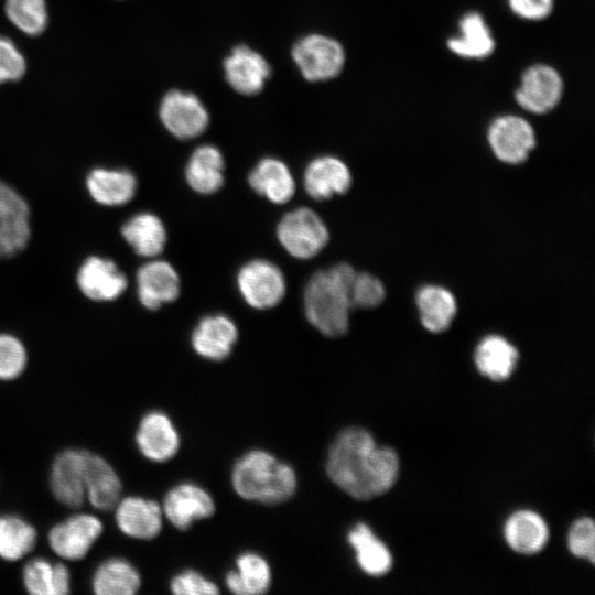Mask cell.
I'll return each instance as SVG.
<instances>
[{
	"instance_id": "cell-11",
	"label": "cell",
	"mask_w": 595,
	"mask_h": 595,
	"mask_svg": "<svg viewBox=\"0 0 595 595\" xmlns=\"http://www.w3.org/2000/svg\"><path fill=\"white\" fill-rule=\"evenodd\" d=\"M487 141L494 156L510 165L526 162L537 144L533 127L516 115L496 118L488 127Z\"/></svg>"
},
{
	"instance_id": "cell-36",
	"label": "cell",
	"mask_w": 595,
	"mask_h": 595,
	"mask_svg": "<svg viewBox=\"0 0 595 595\" xmlns=\"http://www.w3.org/2000/svg\"><path fill=\"white\" fill-rule=\"evenodd\" d=\"M28 349L14 334L0 332V381H13L28 367Z\"/></svg>"
},
{
	"instance_id": "cell-28",
	"label": "cell",
	"mask_w": 595,
	"mask_h": 595,
	"mask_svg": "<svg viewBox=\"0 0 595 595\" xmlns=\"http://www.w3.org/2000/svg\"><path fill=\"white\" fill-rule=\"evenodd\" d=\"M71 581L64 563L45 558L31 559L22 569V584L31 595H66L71 592Z\"/></svg>"
},
{
	"instance_id": "cell-18",
	"label": "cell",
	"mask_w": 595,
	"mask_h": 595,
	"mask_svg": "<svg viewBox=\"0 0 595 595\" xmlns=\"http://www.w3.org/2000/svg\"><path fill=\"white\" fill-rule=\"evenodd\" d=\"M162 511L175 528L186 530L194 521L210 517L215 511V502L204 488L182 483L166 493Z\"/></svg>"
},
{
	"instance_id": "cell-7",
	"label": "cell",
	"mask_w": 595,
	"mask_h": 595,
	"mask_svg": "<svg viewBox=\"0 0 595 595\" xmlns=\"http://www.w3.org/2000/svg\"><path fill=\"white\" fill-rule=\"evenodd\" d=\"M291 55L302 76L309 82L332 79L339 75L345 64L342 44L322 34H309L298 40Z\"/></svg>"
},
{
	"instance_id": "cell-1",
	"label": "cell",
	"mask_w": 595,
	"mask_h": 595,
	"mask_svg": "<svg viewBox=\"0 0 595 595\" xmlns=\"http://www.w3.org/2000/svg\"><path fill=\"white\" fill-rule=\"evenodd\" d=\"M326 473L343 491L357 500L386 494L394 485L399 458L390 447H378L361 428L342 431L332 443Z\"/></svg>"
},
{
	"instance_id": "cell-35",
	"label": "cell",
	"mask_w": 595,
	"mask_h": 595,
	"mask_svg": "<svg viewBox=\"0 0 595 595\" xmlns=\"http://www.w3.org/2000/svg\"><path fill=\"white\" fill-rule=\"evenodd\" d=\"M4 13L11 24L28 36L41 35L48 25L46 0H6Z\"/></svg>"
},
{
	"instance_id": "cell-29",
	"label": "cell",
	"mask_w": 595,
	"mask_h": 595,
	"mask_svg": "<svg viewBox=\"0 0 595 595\" xmlns=\"http://www.w3.org/2000/svg\"><path fill=\"white\" fill-rule=\"evenodd\" d=\"M140 587L138 570L123 558L106 559L91 576V588L96 595H133Z\"/></svg>"
},
{
	"instance_id": "cell-5",
	"label": "cell",
	"mask_w": 595,
	"mask_h": 595,
	"mask_svg": "<svg viewBox=\"0 0 595 595\" xmlns=\"http://www.w3.org/2000/svg\"><path fill=\"white\" fill-rule=\"evenodd\" d=\"M32 237L31 207L11 184L0 180V260L22 253Z\"/></svg>"
},
{
	"instance_id": "cell-21",
	"label": "cell",
	"mask_w": 595,
	"mask_h": 595,
	"mask_svg": "<svg viewBox=\"0 0 595 595\" xmlns=\"http://www.w3.org/2000/svg\"><path fill=\"white\" fill-rule=\"evenodd\" d=\"M238 339L235 322L225 314L202 317L191 334L194 351L212 361H220L230 356Z\"/></svg>"
},
{
	"instance_id": "cell-6",
	"label": "cell",
	"mask_w": 595,
	"mask_h": 595,
	"mask_svg": "<svg viewBox=\"0 0 595 595\" xmlns=\"http://www.w3.org/2000/svg\"><path fill=\"white\" fill-rule=\"evenodd\" d=\"M236 283L244 301L255 310L277 306L286 292L283 272L266 259H253L242 264L237 272Z\"/></svg>"
},
{
	"instance_id": "cell-13",
	"label": "cell",
	"mask_w": 595,
	"mask_h": 595,
	"mask_svg": "<svg viewBox=\"0 0 595 595\" xmlns=\"http://www.w3.org/2000/svg\"><path fill=\"white\" fill-rule=\"evenodd\" d=\"M136 286L139 303L148 311H158L178 299L181 278L172 263L152 258L138 268Z\"/></svg>"
},
{
	"instance_id": "cell-39",
	"label": "cell",
	"mask_w": 595,
	"mask_h": 595,
	"mask_svg": "<svg viewBox=\"0 0 595 595\" xmlns=\"http://www.w3.org/2000/svg\"><path fill=\"white\" fill-rule=\"evenodd\" d=\"M571 553L577 558L595 562V524L589 518H581L573 523L567 537Z\"/></svg>"
},
{
	"instance_id": "cell-34",
	"label": "cell",
	"mask_w": 595,
	"mask_h": 595,
	"mask_svg": "<svg viewBox=\"0 0 595 595\" xmlns=\"http://www.w3.org/2000/svg\"><path fill=\"white\" fill-rule=\"evenodd\" d=\"M37 531L23 517L7 513L0 516V559L15 562L33 551Z\"/></svg>"
},
{
	"instance_id": "cell-27",
	"label": "cell",
	"mask_w": 595,
	"mask_h": 595,
	"mask_svg": "<svg viewBox=\"0 0 595 595\" xmlns=\"http://www.w3.org/2000/svg\"><path fill=\"white\" fill-rule=\"evenodd\" d=\"M519 353L507 338L498 334L483 337L474 351L477 370L493 381L507 380L517 367Z\"/></svg>"
},
{
	"instance_id": "cell-37",
	"label": "cell",
	"mask_w": 595,
	"mask_h": 595,
	"mask_svg": "<svg viewBox=\"0 0 595 595\" xmlns=\"http://www.w3.org/2000/svg\"><path fill=\"white\" fill-rule=\"evenodd\" d=\"M386 294V286L378 277L370 272L356 271L350 285L353 307L376 309L383 303Z\"/></svg>"
},
{
	"instance_id": "cell-3",
	"label": "cell",
	"mask_w": 595,
	"mask_h": 595,
	"mask_svg": "<svg viewBox=\"0 0 595 595\" xmlns=\"http://www.w3.org/2000/svg\"><path fill=\"white\" fill-rule=\"evenodd\" d=\"M235 491L244 499L274 505L290 499L296 489V474L272 454L253 450L240 457L231 472Z\"/></svg>"
},
{
	"instance_id": "cell-41",
	"label": "cell",
	"mask_w": 595,
	"mask_h": 595,
	"mask_svg": "<svg viewBox=\"0 0 595 595\" xmlns=\"http://www.w3.org/2000/svg\"><path fill=\"white\" fill-rule=\"evenodd\" d=\"M510 10L521 19L540 21L553 9V0H508Z\"/></svg>"
},
{
	"instance_id": "cell-4",
	"label": "cell",
	"mask_w": 595,
	"mask_h": 595,
	"mask_svg": "<svg viewBox=\"0 0 595 595\" xmlns=\"http://www.w3.org/2000/svg\"><path fill=\"white\" fill-rule=\"evenodd\" d=\"M275 232L283 249L300 260L316 257L329 241V230L322 217L304 206L284 214Z\"/></svg>"
},
{
	"instance_id": "cell-24",
	"label": "cell",
	"mask_w": 595,
	"mask_h": 595,
	"mask_svg": "<svg viewBox=\"0 0 595 595\" xmlns=\"http://www.w3.org/2000/svg\"><path fill=\"white\" fill-rule=\"evenodd\" d=\"M120 235L136 255L145 259L158 258L167 242L163 220L151 212H140L129 217L121 225Z\"/></svg>"
},
{
	"instance_id": "cell-30",
	"label": "cell",
	"mask_w": 595,
	"mask_h": 595,
	"mask_svg": "<svg viewBox=\"0 0 595 595\" xmlns=\"http://www.w3.org/2000/svg\"><path fill=\"white\" fill-rule=\"evenodd\" d=\"M505 538L515 552L531 555L544 548L549 540V529L538 513L521 510L507 520Z\"/></svg>"
},
{
	"instance_id": "cell-38",
	"label": "cell",
	"mask_w": 595,
	"mask_h": 595,
	"mask_svg": "<svg viewBox=\"0 0 595 595\" xmlns=\"http://www.w3.org/2000/svg\"><path fill=\"white\" fill-rule=\"evenodd\" d=\"M28 63L18 45L0 34V84L14 83L23 78Z\"/></svg>"
},
{
	"instance_id": "cell-9",
	"label": "cell",
	"mask_w": 595,
	"mask_h": 595,
	"mask_svg": "<svg viewBox=\"0 0 595 595\" xmlns=\"http://www.w3.org/2000/svg\"><path fill=\"white\" fill-rule=\"evenodd\" d=\"M77 289L95 303L117 301L128 288V279L113 259L90 255L83 259L75 274Z\"/></svg>"
},
{
	"instance_id": "cell-20",
	"label": "cell",
	"mask_w": 595,
	"mask_h": 595,
	"mask_svg": "<svg viewBox=\"0 0 595 595\" xmlns=\"http://www.w3.org/2000/svg\"><path fill=\"white\" fill-rule=\"evenodd\" d=\"M134 439L141 455L151 462L170 461L180 448L178 433L161 411H150L141 418Z\"/></svg>"
},
{
	"instance_id": "cell-33",
	"label": "cell",
	"mask_w": 595,
	"mask_h": 595,
	"mask_svg": "<svg viewBox=\"0 0 595 595\" xmlns=\"http://www.w3.org/2000/svg\"><path fill=\"white\" fill-rule=\"evenodd\" d=\"M236 571L226 575L228 589L237 595H260L271 584V571L268 562L259 554L246 552L236 560Z\"/></svg>"
},
{
	"instance_id": "cell-23",
	"label": "cell",
	"mask_w": 595,
	"mask_h": 595,
	"mask_svg": "<svg viewBox=\"0 0 595 595\" xmlns=\"http://www.w3.org/2000/svg\"><path fill=\"white\" fill-rule=\"evenodd\" d=\"M247 181L256 194L275 205L286 204L295 194V181L289 166L277 158L261 159Z\"/></svg>"
},
{
	"instance_id": "cell-15",
	"label": "cell",
	"mask_w": 595,
	"mask_h": 595,
	"mask_svg": "<svg viewBox=\"0 0 595 595\" xmlns=\"http://www.w3.org/2000/svg\"><path fill=\"white\" fill-rule=\"evenodd\" d=\"M85 188L96 204L104 207H121L134 198L138 178L126 167L97 166L86 174Z\"/></svg>"
},
{
	"instance_id": "cell-32",
	"label": "cell",
	"mask_w": 595,
	"mask_h": 595,
	"mask_svg": "<svg viewBox=\"0 0 595 595\" xmlns=\"http://www.w3.org/2000/svg\"><path fill=\"white\" fill-rule=\"evenodd\" d=\"M447 47L465 58H484L495 50V41L483 15L468 12L459 21V35L447 41Z\"/></svg>"
},
{
	"instance_id": "cell-14",
	"label": "cell",
	"mask_w": 595,
	"mask_h": 595,
	"mask_svg": "<svg viewBox=\"0 0 595 595\" xmlns=\"http://www.w3.org/2000/svg\"><path fill=\"white\" fill-rule=\"evenodd\" d=\"M563 94V80L559 72L545 64L528 67L515 93L516 101L524 110L543 115L556 107Z\"/></svg>"
},
{
	"instance_id": "cell-10",
	"label": "cell",
	"mask_w": 595,
	"mask_h": 595,
	"mask_svg": "<svg viewBox=\"0 0 595 595\" xmlns=\"http://www.w3.org/2000/svg\"><path fill=\"white\" fill-rule=\"evenodd\" d=\"M159 118L164 128L180 140L201 136L209 123L208 111L201 99L178 89H172L163 96Z\"/></svg>"
},
{
	"instance_id": "cell-8",
	"label": "cell",
	"mask_w": 595,
	"mask_h": 595,
	"mask_svg": "<svg viewBox=\"0 0 595 595\" xmlns=\"http://www.w3.org/2000/svg\"><path fill=\"white\" fill-rule=\"evenodd\" d=\"M104 532L102 521L93 513L77 512L55 523L47 533L51 550L67 561L83 560Z\"/></svg>"
},
{
	"instance_id": "cell-40",
	"label": "cell",
	"mask_w": 595,
	"mask_h": 595,
	"mask_svg": "<svg viewBox=\"0 0 595 595\" xmlns=\"http://www.w3.org/2000/svg\"><path fill=\"white\" fill-rule=\"evenodd\" d=\"M170 587L172 593L176 595H213L219 593L215 583L193 570L176 574L171 580Z\"/></svg>"
},
{
	"instance_id": "cell-19",
	"label": "cell",
	"mask_w": 595,
	"mask_h": 595,
	"mask_svg": "<svg viewBox=\"0 0 595 595\" xmlns=\"http://www.w3.org/2000/svg\"><path fill=\"white\" fill-rule=\"evenodd\" d=\"M112 510L118 529L129 538L152 540L162 530V507L154 500L128 496L120 498Z\"/></svg>"
},
{
	"instance_id": "cell-12",
	"label": "cell",
	"mask_w": 595,
	"mask_h": 595,
	"mask_svg": "<svg viewBox=\"0 0 595 595\" xmlns=\"http://www.w3.org/2000/svg\"><path fill=\"white\" fill-rule=\"evenodd\" d=\"M87 450L65 448L54 457L48 485L53 497L63 506L78 509L86 502Z\"/></svg>"
},
{
	"instance_id": "cell-31",
	"label": "cell",
	"mask_w": 595,
	"mask_h": 595,
	"mask_svg": "<svg viewBox=\"0 0 595 595\" xmlns=\"http://www.w3.org/2000/svg\"><path fill=\"white\" fill-rule=\"evenodd\" d=\"M359 567L370 576H382L392 566V556L366 523H357L347 536Z\"/></svg>"
},
{
	"instance_id": "cell-16",
	"label": "cell",
	"mask_w": 595,
	"mask_h": 595,
	"mask_svg": "<svg viewBox=\"0 0 595 595\" xmlns=\"http://www.w3.org/2000/svg\"><path fill=\"white\" fill-rule=\"evenodd\" d=\"M353 185L348 165L337 156L321 155L309 162L303 174L306 194L315 201H326L346 194Z\"/></svg>"
},
{
	"instance_id": "cell-17",
	"label": "cell",
	"mask_w": 595,
	"mask_h": 595,
	"mask_svg": "<svg viewBox=\"0 0 595 595\" xmlns=\"http://www.w3.org/2000/svg\"><path fill=\"white\" fill-rule=\"evenodd\" d=\"M225 78L241 95L259 94L271 75L266 58L247 45L235 46L224 60Z\"/></svg>"
},
{
	"instance_id": "cell-26",
	"label": "cell",
	"mask_w": 595,
	"mask_h": 595,
	"mask_svg": "<svg viewBox=\"0 0 595 595\" xmlns=\"http://www.w3.org/2000/svg\"><path fill=\"white\" fill-rule=\"evenodd\" d=\"M224 171L225 159L220 150L213 144H203L192 152L185 165L184 177L195 193L212 195L223 187Z\"/></svg>"
},
{
	"instance_id": "cell-2",
	"label": "cell",
	"mask_w": 595,
	"mask_h": 595,
	"mask_svg": "<svg viewBox=\"0 0 595 595\" xmlns=\"http://www.w3.org/2000/svg\"><path fill=\"white\" fill-rule=\"evenodd\" d=\"M356 270L347 262L318 270L307 280L303 292L304 314L321 334L337 338L349 329L350 285Z\"/></svg>"
},
{
	"instance_id": "cell-25",
	"label": "cell",
	"mask_w": 595,
	"mask_h": 595,
	"mask_svg": "<svg viewBox=\"0 0 595 595\" xmlns=\"http://www.w3.org/2000/svg\"><path fill=\"white\" fill-rule=\"evenodd\" d=\"M414 302L421 325L433 334L447 331L457 314L455 295L440 284L420 286L415 292Z\"/></svg>"
},
{
	"instance_id": "cell-22",
	"label": "cell",
	"mask_w": 595,
	"mask_h": 595,
	"mask_svg": "<svg viewBox=\"0 0 595 595\" xmlns=\"http://www.w3.org/2000/svg\"><path fill=\"white\" fill-rule=\"evenodd\" d=\"M86 501L95 509L110 511L121 498V479L112 465L101 455L87 452Z\"/></svg>"
}]
</instances>
